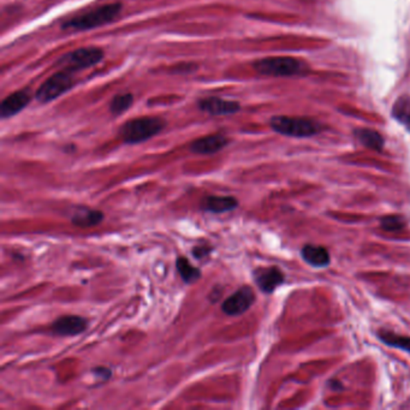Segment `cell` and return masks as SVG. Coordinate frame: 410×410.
<instances>
[{
    "label": "cell",
    "instance_id": "cell-1",
    "mask_svg": "<svg viewBox=\"0 0 410 410\" xmlns=\"http://www.w3.org/2000/svg\"><path fill=\"white\" fill-rule=\"evenodd\" d=\"M122 11V4L112 3V4L103 5L88 12L78 15L76 17L69 19L64 23V29H71L76 32H85L94 28L103 27L108 23H112L119 16Z\"/></svg>",
    "mask_w": 410,
    "mask_h": 410
},
{
    "label": "cell",
    "instance_id": "cell-2",
    "mask_svg": "<svg viewBox=\"0 0 410 410\" xmlns=\"http://www.w3.org/2000/svg\"><path fill=\"white\" fill-rule=\"evenodd\" d=\"M166 122L159 117H141L124 123L119 135L126 144H137L151 140L165 129Z\"/></svg>",
    "mask_w": 410,
    "mask_h": 410
},
{
    "label": "cell",
    "instance_id": "cell-3",
    "mask_svg": "<svg viewBox=\"0 0 410 410\" xmlns=\"http://www.w3.org/2000/svg\"><path fill=\"white\" fill-rule=\"evenodd\" d=\"M254 69L266 76H296L308 71V65L300 59L291 57H270L257 60Z\"/></svg>",
    "mask_w": 410,
    "mask_h": 410
},
{
    "label": "cell",
    "instance_id": "cell-4",
    "mask_svg": "<svg viewBox=\"0 0 410 410\" xmlns=\"http://www.w3.org/2000/svg\"><path fill=\"white\" fill-rule=\"evenodd\" d=\"M270 124L278 134L290 137H309L321 131V124L308 118L277 116L271 119Z\"/></svg>",
    "mask_w": 410,
    "mask_h": 410
},
{
    "label": "cell",
    "instance_id": "cell-5",
    "mask_svg": "<svg viewBox=\"0 0 410 410\" xmlns=\"http://www.w3.org/2000/svg\"><path fill=\"white\" fill-rule=\"evenodd\" d=\"M104 58V52L98 47H82L64 54L58 65L68 72L78 71L94 67Z\"/></svg>",
    "mask_w": 410,
    "mask_h": 410
},
{
    "label": "cell",
    "instance_id": "cell-6",
    "mask_svg": "<svg viewBox=\"0 0 410 410\" xmlns=\"http://www.w3.org/2000/svg\"><path fill=\"white\" fill-rule=\"evenodd\" d=\"M72 86L74 81L70 76V72L65 70L55 72L41 85L40 88L36 92V99L42 104H47L65 94L68 90L71 89Z\"/></svg>",
    "mask_w": 410,
    "mask_h": 410
},
{
    "label": "cell",
    "instance_id": "cell-7",
    "mask_svg": "<svg viewBox=\"0 0 410 410\" xmlns=\"http://www.w3.org/2000/svg\"><path fill=\"white\" fill-rule=\"evenodd\" d=\"M255 302V293L250 287L244 285L236 290L231 296L221 303V311L226 316H242Z\"/></svg>",
    "mask_w": 410,
    "mask_h": 410
},
{
    "label": "cell",
    "instance_id": "cell-8",
    "mask_svg": "<svg viewBox=\"0 0 410 410\" xmlns=\"http://www.w3.org/2000/svg\"><path fill=\"white\" fill-rule=\"evenodd\" d=\"M88 319L80 316H63L51 325L52 334L59 337H75L88 329Z\"/></svg>",
    "mask_w": 410,
    "mask_h": 410
},
{
    "label": "cell",
    "instance_id": "cell-9",
    "mask_svg": "<svg viewBox=\"0 0 410 410\" xmlns=\"http://www.w3.org/2000/svg\"><path fill=\"white\" fill-rule=\"evenodd\" d=\"M254 280L262 293H272L284 282V275L278 267L257 268L254 271Z\"/></svg>",
    "mask_w": 410,
    "mask_h": 410
},
{
    "label": "cell",
    "instance_id": "cell-10",
    "mask_svg": "<svg viewBox=\"0 0 410 410\" xmlns=\"http://www.w3.org/2000/svg\"><path fill=\"white\" fill-rule=\"evenodd\" d=\"M198 108L211 116H229L239 112L241 106L236 101L210 96L198 101Z\"/></svg>",
    "mask_w": 410,
    "mask_h": 410
},
{
    "label": "cell",
    "instance_id": "cell-11",
    "mask_svg": "<svg viewBox=\"0 0 410 410\" xmlns=\"http://www.w3.org/2000/svg\"><path fill=\"white\" fill-rule=\"evenodd\" d=\"M229 144V139L223 134H213V135L200 137L193 141L190 144V151L200 155H211L221 152Z\"/></svg>",
    "mask_w": 410,
    "mask_h": 410
},
{
    "label": "cell",
    "instance_id": "cell-12",
    "mask_svg": "<svg viewBox=\"0 0 410 410\" xmlns=\"http://www.w3.org/2000/svg\"><path fill=\"white\" fill-rule=\"evenodd\" d=\"M31 101V95L27 90H18L12 94L8 95L0 104V116L1 118L14 117L15 114L21 112Z\"/></svg>",
    "mask_w": 410,
    "mask_h": 410
},
{
    "label": "cell",
    "instance_id": "cell-13",
    "mask_svg": "<svg viewBox=\"0 0 410 410\" xmlns=\"http://www.w3.org/2000/svg\"><path fill=\"white\" fill-rule=\"evenodd\" d=\"M239 200L234 196H221V195H210L203 198L201 210L205 212L213 214L231 212L239 207Z\"/></svg>",
    "mask_w": 410,
    "mask_h": 410
},
{
    "label": "cell",
    "instance_id": "cell-14",
    "mask_svg": "<svg viewBox=\"0 0 410 410\" xmlns=\"http://www.w3.org/2000/svg\"><path fill=\"white\" fill-rule=\"evenodd\" d=\"M104 212L88 207L77 208L71 216L72 224L81 229H89L93 226H98L104 221Z\"/></svg>",
    "mask_w": 410,
    "mask_h": 410
},
{
    "label": "cell",
    "instance_id": "cell-15",
    "mask_svg": "<svg viewBox=\"0 0 410 410\" xmlns=\"http://www.w3.org/2000/svg\"><path fill=\"white\" fill-rule=\"evenodd\" d=\"M303 260L314 267H326L329 265L331 259L327 249L321 246H311L307 244L302 249Z\"/></svg>",
    "mask_w": 410,
    "mask_h": 410
},
{
    "label": "cell",
    "instance_id": "cell-16",
    "mask_svg": "<svg viewBox=\"0 0 410 410\" xmlns=\"http://www.w3.org/2000/svg\"><path fill=\"white\" fill-rule=\"evenodd\" d=\"M176 268L185 284H194L198 280H201V270L198 267L193 266L185 257H177Z\"/></svg>",
    "mask_w": 410,
    "mask_h": 410
},
{
    "label": "cell",
    "instance_id": "cell-17",
    "mask_svg": "<svg viewBox=\"0 0 410 410\" xmlns=\"http://www.w3.org/2000/svg\"><path fill=\"white\" fill-rule=\"evenodd\" d=\"M355 135H357V140L360 141L361 144L366 146L367 148L375 149V151L383 149V136L377 131L370 130V129H359L355 131Z\"/></svg>",
    "mask_w": 410,
    "mask_h": 410
},
{
    "label": "cell",
    "instance_id": "cell-18",
    "mask_svg": "<svg viewBox=\"0 0 410 410\" xmlns=\"http://www.w3.org/2000/svg\"><path fill=\"white\" fill-rule=\"evenodd\" d=\"M393 116L410 130V98L403 96L397 100L393 108Z\"/></svg>",
    "mask_w": 410,
    "mask_h": 410
},
{
    "label": "cell",
    "instance_id": "cell-19",
    "mask_svg": "<svg viewBox=\"0 0 410 410\" xmlns=\"http://www.w3.org/2000/svg\"><path fill=\"white\" fill-rule=\"evenodd\" d=\"M133 103H134V95L130 93H122V94L116 95L111 100L110 110L113 114H121V113L128 111Z\"/></svg>",
    "mask_w": 410,
    "mask_h": 410
},
{
    "label": "cell",
    "instance_id": "cell-20",
    "mask_svg": "<svg viewBox=\"0 0 410 410\" xmlns=\"http://www.w3.org/2000/svg\"><path fill=\"white\" fill-rule=\"evenodd\" d=\"M379 339H382L386 345L398 348V349L410 352V337L397 336L393 332H384V334H379Z\"/></svg>",
    "mask_w": 410,
    "mask_h": 410
},
{
    "label": "cell",
    "instance_id": "cell-21",
    "mask_svg": "<svg viewBox=\"0 0 410 410\" xmlns=\"http://www.w3.org/2000/svg\"><path fill=\"white\" fill-rule=\"evenodd\" d=\"M382 228L386 231H398L404 228V219L400 216H384L382 219Z\"/></svg>",
    "mask_w": 410,
    "mask_h": 410
},
{
    "label": "cell",
    "instance_id": "cell-22",
    "mask_svg": "<svg viewBox=\"0 0 410 410\" xmlns=\"http://www.w3.org/2000/svg\"><path fill=\"white\" fill-rule=\"evenodd\" d=\"M213 252V247L212 246H196L193 248L191 250V254L194 255L195 259H198V260H203L205 257H210V254Z\"/></svg>",
    "mask_w": 410,
    "mask_h": 410
},
{
    "label": "cell",
    "instance_id": "cell-23",
    "mask_svg": "<svg viewBox=\"0 0 410 410\" xmlns=\"http://www.w3.org/2000/svg\"><path fill=\"white\" fill-rule=\"evenodd\" d=\"M92 373L96 377V378H99L100 380H103V382H108V379L112 377V370L108 368V367H104V366H99V367H95L92 370Z\"/></svg>",
    "mask_w": 410,
    "mask_h": 410
},
{
    "label": "cell",
    "instance_id": "cell-24",
    "mask_svg": "<svg viewBox=\"0 0 410 410\" xmlns=\"http://www.w3.org/2000/svg\"><path fill=\"white\" fill-rule=\"evenodd\" d=\"M223 291H224V288L221 287V285H216L214 288L211 290V293L208 295V300H210V302L211 303H216L221 300V295H223Z\"/></svg>",
    "mask_w": 410,
    "mask_h": 410
}]
</instances>
